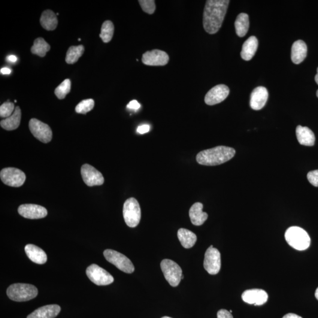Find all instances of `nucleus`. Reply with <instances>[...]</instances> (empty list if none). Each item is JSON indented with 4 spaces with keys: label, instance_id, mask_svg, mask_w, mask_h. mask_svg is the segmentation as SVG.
<instances>
[{
    "label": "nucleus",
    "instance_id": "obj_25",
    "mask_svg": "<svg viewBox=\"0 0 318 318\" xmlns=\"http://www.w3.org/2000/svg\"><path fill=\"white\" fill-rule=\"evenodd\" d=\"M40 21L41 26L47 31L55 30L58 25L56 14L50 10H45L42 13Z\"/></svg>",
    "mask_w": 318,
    "mask_h": 318
},
{
    "label": "nucleus",
    "instance_id": "obj_18",
    "mask_svg": "<svg viewBox=\"0 0 318 318\" xmlns=\"http://www.w3.org/2000/svg\"><path fill=\"white\" fill-rule=\"evenodd\" d=\"M61 311V308L57 305L44 306L35 310L27 318H55Z\"/></svg>",
    "mask_w": 318,
    "mask_h": 318
},
{
    "label": "nucleus",
    "instance_id": "obj_31",
    "mask_svg": "<svg viewBox=\"0 0 318 318\" xmlns=\"http://www.w3.org/2000/svg\"><path fill=\"white\" fill-rule=\"evenodd\" d=\"M71 81L70 79H66L57 87L54 91L57 98L60 100L64 99L66 96L71 92Z\"/></svg>",
    "mask_w": 318,
    "mask_h": 318
},
{
    "label": "nucleus",
    "instance_id": "obj_45",
    "mask_svg": "<svg viewBox=\"0 0 318 318\" xmlns=\"http://www.w3.org/2000/svg\"><path fill=\"white\" fill-rule=\"evenodd\" d=\"M183 279H184V276L182 275L181 276V280H183Z\"/></svg>",
    "mask_w": 318,
    "mask_h": 318
},
{
    "label": "nucleus",
    "instance_id": "obj_7",
    "mask_svg": "<svg viewBox=\"0 0 318 318\" xmlns=\"http://www.w3.org/2000/svg\"><path fill=\"white\" fill-rule=\"evenodd\" d=\"M160 267L169 283L173 287L178 286L183 275L179 265L172 260L164 259L160 263Z\"/></svg>",
    "mask_w": 318,
    "mask_h": 318
},
{
    "label": "nucleus",
    "instance_id": "obj_19",
    "mask_svg": "<svg viewBox=\"0 0 318 318\" xmlns=\"http://www.w3.org/2000/svg\"><path fill=\"white\" fill-rule=\"evenodd\" d=\"M203 205L201 203L197 202L192 206L189 211L191 222L195 226H201L208 219V214L203 212Z\"/></svg>",
    "mask_w": 318,
    "mask_h": 318
},
{
    "label": "nucleus",
    "instance_id": "obj_38",
    "mask_svg": "<svg viewBox=\"0 0 318 318\" xmlns=\"http://www.w3.org/2000/svg\"><path fill=\"white\" fill-rule=\"evenodd\" d=\"M127 108L133 109V110H138L141 107V105L139 104L137 101H132L127 106Z\"/></svg>",
    "mask_w": 318,
    "mask_h": 318
},
{
    "label": "nucleus",
    "instance_id": "obj_44",
    "mask_svg": "<svg viewBox=\"0 0 318 318\" xmlns=\"http://www.w3.org/2000/svg\"><path fill=\"white\" fill-rule=\"evenodd\" d=\"M171 318V317H163V318Z\"/></svg>",
    "mask_w": 318,
    "mask_h": 318
},
{
    "label": "nucleus",
    "instance_id": "obj_5",
    "mask_svg": "<svg viewBox=\"0 0 318 318\" xmlns=\"http://www.w3.org/2000/svg\"><path fill=\"white\" fill-rule=\"evenodd\" d=\"M123 217L127 225L130 228H135L140 223L141 210L137 200L129 198L123 206Z\"/></svg>",
    "mask_w": 318,
    "mask_h": 318
},
{
    "label": "nucleus",
    "instance_id": "obj_30",
    "mask_svg": "<svg viewBox=\"0 0 318 318\" xmlns=\"http://www.w3.org/2000/svg\"><path fill=\"white\" fill-rule=\"evenodd\" d=\"M114 27L113 23L111 21H106L103 24L101 28V33L100 37L102 38L103 41L107 43L111 40L114 35Z\"/></svg>",
    "mask_w": 318,
    "mask_h": 318
},
{
    "label": "nucleus",
    "instance_id": "obj_22",
    "mask_svg": "<svg viewBox=\"0 0 318 318\" xmlns=\"http://www.w3.org/2000/svg\"><path fill=\"white\" fill-rule=\"evenodd\" d=\"M307 55V46L302 40H298L293 44L291 50V59L293 63L299 65Z\"/></svg>",
    "mask_w": 318,
    "mask_h": 318
},
{
    "label": "nucleus",
    "instance_id": "obj_8",
    "mask_svg": "<svg viewBox=\"0 0 318 318\" xmlns=\"http://www.w3.org/2000/svg\"><path fill=\"white\" fill-rule=\"evenodd\" d=\"M0 177L6 185L19 187L25 182V174L21 170L14 168H7L2 170L0 173Z\"/></svg>",
    "mask_w": 318,
    "mask_h": 318
},
{
    "label": "nucleus",
    "instance_id": "obj_17",
    "mask_svg": "<svg viewBox=\"0 0 318 318\" xmlns=\"http://www.w3.org/2000/svg\"><path fill=\"white\" fill-rule=\"evenodd\" d=\"M268 92L265 87L260 86L254 89L250 95V105L254 110L264 107L268 99Z\"/></svg>",
    "mask_w": 318,
    "mask_h": 318
},
{
    "label": "nucleus",
    "instance_id": "obj_14",
    "mask_svg": "<svg viewBox=\"0 0 318 318\" xmlns=\"http://www.w3.org/2000/svg\"><path fill=\"white\" fill-rule=\"evenodd\" d=\"M169 60V57L165 51L157 49L147 51L142 57V62L145 65L151 66H165Z\"/></svg>",
    "mask_w": 318,
    "mask_h": 318
},
{
    "label": "nucleus",
    "instance_id": "obj_32",
    "mask_svg": "<svg viewBox=\"0 0 318 318\" xmlns=\"http://www.w3.org/2000/svg\"><path fill=\"white\" fill-rule=\"evenodd\" d=\"M94 106H95V101L93 99L84 100L77 105L75 110L77 113L85 114L92 110Z\"/></svg>",
    "mask_w": 318,
    "mask_h": 318
},
{
    "label": "nucleus",
    "instance_id": "obj_42",
    "mask_svg": "<svg viewBox=\"0 0 318 318\" xmlns=\"http://www.w3.org/2000/svg\"><path fill=\"white\" fill-rule=\"evenodd\" d=\"M315 80H316V83H317L318 84V69H317V75H316V77H315Z\"/></svg>",
    "mask_w": 318,
    "mask_h": 318
},
{
    "label": "nucleus",
    "instance_id": "obj_26",
    "mask_svg": "<svg viewBox=\"0 0 318 318\" xmlns=\"http://www.w3.org/2000/svg\"><path fill=\"white\" fill-rule=\"evenodd\" d=\"M177 236L181 245L186 249L192 247L197 241L196 235L188 229H180L177 232Z\"/></svg>",
    "mask_w": 318,
    "mask_h": 318
},
{
    "label": "nucleus",
    "instance_id": "obj_41",
    "mask_svg": "<svg viewBox=\"0 0 318 318\" xmlns=\"http://www.w3.org/2000/svg\"><path fill=\"white\" fill-rule=\"evenodd\" d=\"M7 59L8 61H10V62H12V63L16 62L17 60V57L14 55H10L8 56Z\"/></svg>",
    "mask_w": 318,
    "mask_h": 318
},
{
    "label": "nucleus",
    "instance_id": "obj_16",
    "mask_svg": "<svg viewBox=\"0 0 318 318\" xmlns=\"http://www.w3.org/2000/svg\"><path fill=\"white\" fill-rule=\"evenodd\" d=\"M242 299L247 304L259 306L268 301V295L262 289H249L242 293Z\"/></svg>",
    "mask_w": 318,
    "mask_h": 318
},
{
    "label": "nucleus",
    "instance_id": "obj_1",
    "mask_svg": "<svg viewBox=\"0 0 318 318\" xmlns=\"http://www.w3.org/2000/svg\"><path fill=\"white\" fill-rule=\"evenodd\" d=\"M230 1L208 0L206 2L203 24L205 31L214 35L219 31L225 19Z\"/></svg>",
    "mask_w": 318,
    "mask_h": 318
},
{
    "label": "nucleus",
    "instance_id": "obj_24",
    "mask_svg": "<svg viewBox=\"0 0 318 318\" xmlns=\"http://www.w3.org/2000/svg\"><path fill=\"white\" fill-rule=\"evenodd\" d=\"M21 119V111L20 107L17 106L13 114L7 119L2 120L0 122L2 128L11 131L16 130L19 127Z\"/></svg>",
    "mask_w": 318,
    "mask_h": 318
},
{
    "label": "nucleus",
    "instance_id": "obj_37",
    "mask_svg": "<svg viewBox=\"0 0 318 318\" xmlns=\"http://www.w3.org/2000/svg\"><path fill=\"white\" fill-rule=\"evenodd\" d=\"M150 127L148 125H143L139 126L137 129V132L141 135L144 134L150 131Z\"/></svg>",
    "mask_w": 318,
    "mask_h": 318
},
{
    "label": "nucleus",
    "instance_id": "obj_12",
    "mask_svg": "<svg viewBox=\"0 0 318 318\" xmlns=\"http://www.w3.org/2000/svg\"><path fill=\"white\" fill-rule=\"evenodd\" d=\"M81 174L84 183L88 186H101L104 183L105 179L102 174L92 166L88 164L83 165Z\"/></svg>",
    "mask_w": 318,
    "mask_h": 318
},
{
    "label": "nucleus",
    "instance_id": "obj_6",
    "mask_svg": "<svg viewBox=\"0 0 318 318\" xmlns=\"http://www.w3.org/2000/svg\"><path fill=\"white\" fill-rule=\"evenodd\" d=\"M104 254L106 259L120 270L127 274H132L135 271L134 265L131 260L122 253L116 250L106 249Z\"/></svg>",
    "mask_w": 318,
    "mask_h": 318
},
{
    "label": "nucleus",
    "instance_id": "obj_13",
    "mask_svg": "<svg viewBox=\"0 0 318 318\" xmlns=\"http://www.w3.org/2000/svg\"><path fill=\"white\" fill-rule=\"evenodd\" d=\"M229 87L225 84H219L212 88L205 96L206 104L213 106L225 101L229 95Z\"/></svg>",
    "mask_w": 318,
    "mask_h": 318
},
{
    "label": "nucleus",
    "instance_id": "obj_29",
    "mask_svg": "<svg viewBox=\"0 0 318 318\" xmlns=\"http://www.w3.org/2000/svg\"><path fill=\"white\" fill-rule=\"evenodd\" d=\"M84 51V47L83 45L70 47L66 54V63L70 65L76 63L80 57L83 56Z\"/></svg>",
    "mask_w": 318,
    "mask_h": 318
},
{
    "label": "nucleus",
    "instance_id": "obj_9",
    "mask_svg": "<svg viewBox=\"0 0 318 318\" xmlns=\"http://www.w3.org/2000/svg\"><path fill=\"white\" fill-rule=\"evenodd\" d=\"M86 274L89 280L99 286L108 285L113 283L114 278L99 266L92 264L87 268Z\"/></svg>",
    "mask_w": 318,
    "mask_h": 318
},
{
    "label": "nucleus",
    "instance_id": "obj_3",
    "mask_svg": "<svg viewBox=\"0 0 318 318\" xmlns=\"http://www.w3.org/2000/svg\"><path fill=\"white\" fill-rule=\"evenodd\" d=\"M284 238L290 247L298 250L307 249L310 246L311 238L308 233L300 227L292 226L287 229Z\"/></svg>",
    "mask_w": 318,
    "mask_h": 318
},
{
    "label": "nucleus",
    "instance_id": "obj_39",
    "mask_svg": "<svg viewBox=\"0 0 318 318\" xmlns=\"http://www.w3.org/2000/svg\"><path fill=\"white\" fill-rule=\"evenodd\" d=\"M283 318H302V317L298 316V315L294 314H287L285 315Z\"/></svg>",
    "mask_w": 318,
    "mask_h": 318
},
{
    "label": "nucleus",
    "instance_id": "obj_20",
    "mask_svg": "<svg viewBox=\"0 0 318 318\" xmlns=\"http://www.w3.org/2000/svg\"><path fill=\"white\" fill-rule=\"evenodd\" d=\"M27 256L32 262L37 264H44L47 260V256L44 251L35 245L28 244L25 247Z\"/></svg>",
    "mask_w": 318,
    "mask_h": 318
},
{
    "label": "nucleus",
    "instance_id": "obj_21",
    "mask_svg": "<svg viewBox=\"0 0 318 318\" xmlns=\"http://www.w3.org/2000/svg\"><path fill=\"white\" fill-rule=\"evenodd\" d=\"M296 134L300 144L307 146H314L316 142V136L308 127L298 126L296 127Z\"/></svg>",
    "mask_w": 318,
    "mask_h": 318
},
{
    "label": "nucleus",
    "instance_id": "obj_34",
    "mask_svg": "<svg viewBox=\"0 0 318 318\" xmlns=\"http://www.w3.org/2000/svg\"><path fill=\"white\" fill-rule=\"evenodd\" d=\"M139 4L141 5L142 10L145 13L149 14H152L156 10L155 1L153 0H141L139 1Z\"/></svg>",
    "mask_w": 318,
    "mask_h": 318
},
{
    "label": "nucleus",
    "instance_id": "obj_28",
    "mask_svg": "<svg viewBox=\"0 0 318 318\" xmlns=\"http://www.w3.org/2000/svg\"><path fill=\"white\" fill-rule=\"evenodd\" d=\"M50 50V45L45 41L44 38H38L35 39L31 48V51L33 54L43 57L46 55V53Z\"/></svg>",
    "mask_w": 318,
    "mask_h": 318
},
{
    "label": "nucleus",
    "instance_id": "obj_15",
    "mask_svg": "<svg viewBox=\"0 0 318 318\" xmlns=\"http://www.w3.org/2000/svg\"><path fill=\"white\" fill-rule=\"evenodd\" d=\"M18 212L21 216L30 219H38L47 215L46 209L41 206L34 204H25L20 206Z\"/></svg>",
    "mask_w": 318,
    "mask_h": 318
},
{
    "label": "nucleus",
    "instance_id": "obj_2",
    "mask_svg": "<svg viewBox=\"0 0 318 318\" xmlns=\"http://www.w3.org/2000/svg\"><path fill=\"white\" fill-rule=\"evenodd\" d=\"M234 148L220 146L203 150L196 156L197 162L205 166H216L229 161L234 157Z\"/></svg>",
    "mask_w": 318,
    "mask_h": 318
},
{
    "label": "nucleus",
    "instance_id": "obj_10",
    "mask_svg": "<svg viewBox=\"0 0 318 318\" xmlns=\"http://www.w3.org/2000/svg\"><path fill=\"white\" fill-rule=\"evenodd\" d=\"M29 128L33 136L38 141L47 143L52 139L53 133L49 126L36 119L30 120Z\"/></svg>",
    "mask_w": 318,
    "mask_h": 318
},
{
    "label": "nucleus",
    "instance_id": "obj_11",
    "mask_svg": "<svg viewBox=\"0 0 318 318\" xmlns=\"http://www.w3.org/2000/svg\"><path fill=\"white\" fill-rule=\"evenodd\" d=\"M204 265L205 270L211 275H216L220 270V253L212 245L208 248L205 253Z\"/></svg>",
    "mask_w": 318,
    "mask_h": 318
},
{
    "label": "nucleus",
    "instance_id": "obj_33",
    "mask_svg": "<svg viewBox=\"0 0 318 318\" xmlns=\"http://www.w3.org/2000/svg\"><path fill=\"white\" fill-rule=\"evenodd\" d=\"M14 105L11 102H5L0 107V116L2 118L10 117L15 110Z\"/></svg>",
    "mask_w": 318,
    "mask_h": 318
},
{
    "label": "nucleus",
    "instance_id": "obj_35",
    "mask_svg": "<svg viewBox=\"0 0 318 318\" xmlns=\"http://www.w3.org/2000/svg\"><path fill=\"white\" fill-rule=\"evenodd\" d=\"M307 178L311 184L314 186L318 187V170L309 172Z\"/></svg>",
    "mask_w": 318,
    "mask_h": 318
},
{
    "label": "nucleus",
    "instance_id": "obj_43",
    "mask_svg": "<svg viewBox=\"0 0 318 318\" xmlns=\"http://www.w3.org/2000/svg\"><path fill=\"white\" fill-rule=\"evenodd\" d=\"M315 295H316V298L318 300V287L316 290V293H315Z\"/></svg>",
    "mask_w": 318,
    "mask_h": 318
},
{
    "label": "nucleus",
    "instance_id": "obj_27",
    "mask_svg": "<svg viewBox=\"0 0 318 318\" xmlns=\"http://www.w3.org/2000/svg\"><path fill=\"white\" fill-rule=\"evenodd\" d=\"M236 34L240 37H243L249 30V16L246 13L239 14L235 23Z\"/></svg>",
    "mask_w": 318,
    "mask_h": 318
},
{
    "label": "nucleus",
    "instance_id": "obj_23",
    "mask_svg": "<svg viewBox=\"0 0 318 318\" xmlns=\"http://www.w3.org/2000/svg\"><path fill=\"white\" fill-rule=\"evenodd\" d=\"M258 47V41L254 36H251L244 43L241 53L242 58L249 61L253 58Z\"/></svg>",
    "mask_w": 318,
    "mask_h": 318
},
{
    "label": "nucleus",
    "instance_id": "obj_46",
    "mask_svg": "<svg viewBox=\"0 0 318 318\" xmlns=\"http://www.w3.org/2000/svg\"><path fill=\"white\" fill-rule=\"evenodd\" d=\"M317 97L318 98V90L317 92Z\"/></svg>",
    "mask_w": 318,
    "mask_h": 318
},
{
    "label": "nucleus",
    "instance_id": "obj_4",
    "mask_svg": "<svg viewBox=\"0 0 318 318\" xmlns=\"http://www.w3.org/2000/svg\"><path fill=\"white\" fill-rule=\"evenodd\" d=\"M7 295L14 301H28L37 296L38 289L31 284L14 283L8 287Z\"/></svg>",
    "mask_w": 318,
    "mask_h": 318
},
{
    "label": "nucleus",
    "instance_id": "obj_36",
    "mask_svg": "<svg viewBox=\"0 0 318 318\" xmlns=\"http://www.w3.org/2000/svg\"><path fill=\"white\" fill-rule=\"evenodd\" d=\"M217 317V318H233L232 314L226 310L218 311Z\"/></svg>",
    "mask_w": 318,
    "mask_h": 318
},
{
    "label": "nucleus",
    "instance_id": "obj_40",
    "mask_svg": "<svg viewBox=\"0 0 318 318\" xmlns=\"http://www.w3.org/2000/svg\"><path fill=\"white\" fill-rule=\"evenodd\" d=\"M0 71L2 74H10L11 72V70L7 68L1 69Z\"/></svg>",
    "mask_w": 318,
    "mask_h": 318
}]
</instances>
